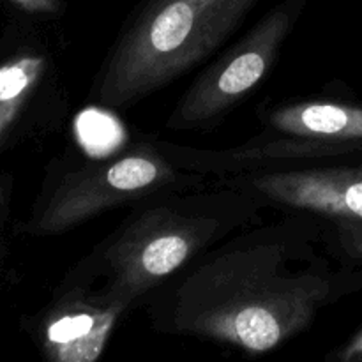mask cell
Here are the masks:
<instances>
[{
  "instance_id": "cell-1",
  "label": "cell",
  "mask_w": 362,
  "mask_h": 362,
  "mask_svg": "<svg viewBox=\"0 0 362 362\" xmlns=\"http://www.w3.org/2000/svg\"><path fill=\"white\" fill-rule=\"evenodd\" d=\"M361 286L362 272H332L296 226H274L232 240L202 262L156 306L154 324L260 356Z\"/></svg>"
},
{
  "instance_id": "cell-2",
  "label": "cell",
  "mask_w": 362,
  "mask_h": 362,
  "mask_svg": "<svg viewBox=\"0 0 362 362\" xmlns=\"http://www.w3.org/2000/svg\"><path fill=\"white\" fill-rule=\"evenodd\" d=\"M258 0H147L103 69L98 98L124 106L172 83L218 49Z\"/></svg>"
},
{
  "instance_id": "cell-3",
  "label": "cell",
  "mask_w": 362,
  "mask_h": 362,
  "mask_svg": "<svg viewBox=\"0 0 362 362\" xmlns=\"http://www.w3.org/2000/svg\"><path fill=\"white\" fill-rule=\"evenodd\" d=\"M221 228L225 218L207 207L144 212L103 253V267L110 274L105 290L131 304L186 265Z\"/></svg>"
},
{
  "instance_id": "cell-4",
  "label": "cell",
  "mask_w": 362,
  "mask_h": 362,
  "mask_svg": "<svg viewBox=\"0 0 362 362\" xmlns=\"http://www.w3.org/2000/svg\"><path fill=\"white\" fill-rule=\"evenodd\" d=\"M300 7L303 0H288L276 7L243 41L202 73L177 105L170 126H200L257 87L274 62Z\"/></svg>"
},
{
  "instance_id": "cell-5",
  "label": "cell",
  "mask_w": 362,
  "mask_h": 362,
  "mask_svg": "<svg viewBox=\"0 0 362 362\" xmlns=\"http://www.w3.org/2000/svg\"><path fill=\"white\" fill-rule=\"evenodd\" d=\"M172 177L170 165L152 152H136L108 165L74 172L53 191L34 221V230L37 233L64 232L127 198L141 197L170 182Z\"/></svg>"
},
{
  "instance_id": "cell-6",
  "label": "cell",
  "mask_w": 362,
  "mask_h": 362,
  "mask_svg": "<svg viewBox=\"0 0 362 362\" xmlns=\"http://www.w3.org/2000/svg\"><path fill=\"white\" fill-rule=\"evenodd\" d=\"M131 304L113 293L73 292L42 318L37 343L45 362H98Z\"/></svg>"
},
{
  "instance_id": "cell-7",
  "label": "cell",
  "mask_w": 362,
  "mask_h": 362,
  "mask_svg": "<svg viewBox=\"0 0 362 362\" xmlns=\"http://www.w3.org/2000/svg\"><path fill=\"white\" fill-rule=\"evenodd\" d=\"M251 184L260 194L288 207L336 221H362V168L276 172L257 177Z\"/></svg>"
},
{
  "instance_id": "cell-8",
  "label": "cell",
  "mask_w": 362,
  "mask_h": 362,
  "mask_svg": "<svg viewBox=\"0 0 362 362\" xmlns=\"http://www.w3.org/2000/svg\"><path fill=\"white\" fill-rule=\"evenodd\" d=\"M278 131L306 140L362 147V106L339 103H300L272 113Z\"/></svg>"
},
{
  "instance_id": "cell-9",
  "label": "cell",
  "mask_w": 362,
  "mask_h": 362,
  "mask_svg": "<svg viewBox=\"0 0 362 362\" xmlns=\"http://www.w3.org/2000/svg\"><path fill=\"white\" fill-rule=\"evenodd\" d=\"M45 73V57L21 55L0 66V140Z\"/></svg>"
},
{
  "instance_id": "cell-10",
  "label": "cell",
  "mask_w": 362,
  "mask_h": 362,
  "mask_svg": "<svg viewBox=\"0 0 362 362\" xmlns=\"http://www.w3.org/2000/svg\"><path fill=\"white\" fill-rule=\"evenodd\" d=\"M338 223V243L350 258L362 264V221Z\"/></svg>"
},
{
  "instance_id": "cell-11",
  "label": "cell",
  "mask_w": 362,
  "mask_h": 362,
  "mask_svg": "<svg viewBox=\"0 0 362 362\" xmlns=\"http://www.w3.org/2000/svg\"><path fill=\"white\" fill-rule=\"evenodd\" d=\"M324 362H362V329L343 346L329 354Z\"/></svg>"
},
{
  "instance_id": "cell-12",
  "label": "cell",
  "mask_w": 362,
  "mask_h": 362,
  "mask_svg": "<svg viewBox=\"0 0 362 362\" xmlns=\"http://www.w3.org/2000/svg\"><path fill=\"white\" fill-rule=\"evenodd\" d=\"M9 2L34 14H57L62 9V0H9Z\"/></svg>"
}]
</instances>
